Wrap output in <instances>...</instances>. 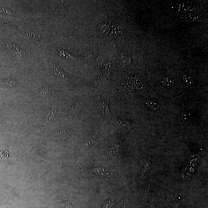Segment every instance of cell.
<instances>
[{"label":"cell","mask_w":208,"mask_h":208,"mask_svg":"<svg viewBox=\"0 0 208 208\" xmlns=\"http://www.w3.org/2000/svg\"><path fill=\"white\" fill-rule=\"evenodd\" d=\"M111 96V95L108 94H103L100 96L98 105V109L104 117L109 120L113 118L109 107Z\"/></svg>","instance_id":"1"},{"label":"cell","mask_w":208,"mask_h":208,"mask_svg":"<svg viewBox=\"0 0 208 208\" xmlns=\"http://www.w3.org/2000/svg\"><path fill=\"white\" fill-rule=\"evenodd\" d=\"M95 38L98 40H103L108 36L111 30L110 23L105 22L99 24L96 28Z\"/></svg>","instance_id":"2"},{"label":"cell","mask_w":208,"mask_h":208,"mask_svg":"<svg viewBox=\"0 0 208 208\" xmlns=\"http://www.w3.org/2000/svg\"><path fill=\"white\" fill-rule=\"evenodd\" d=\"M52 68V72L55 75L62 80L66 82L72 88V80L70 76L67 73L58 66L50 64Z\"/></svg>","instance_id":"3"},{"label":"cell","mask_w":208,"mask_h":208,"mask_svg":"<svg viewBox=\"0 0 208 208\" xmlns=\"http://www.w3.org/2000/svg\"><path fill=\"white\" fill-rule=\"evenodd\" d=\"M58 52L59 55L64 58L67 59H68L74 60L80 62L85 67L84 62H83V57L79 54L73 53L71 51L68 50H64V49H59Z\"/></svg>","instance_id":"4"},{"label":"cell","mask_w":208,"mask_h":208,"mask_svg":"<svg viewBox=\"0 0 208 208\" xmlns=\"http://www.w3.org/2000/svg\"><path fill=\"white\" fill-rule=\"evenodd\" d=\"M122 147L121 145H115L108 150L107 155L111 157L116 158L119 156L122 152Z\"/></svg>","instance_id":"5"},{"label":"cell","mask_w":208,"mask_h":208,"mask_svg":"<svg viewBox=\"0 0 208 208\" xmlns=\"http://www.w3.org/2000/svg\"><path fill=\"white\" fill-rule=\"evenodd\" d=\"M112 62L110 61L105 62L103 66L102 70V76L104 79H107L109 77L112 69Z\"/></svg>","instance_id":"6"},{"label":"cell","mask_w":208,"mask_h":208,"mask_svg":"<svg viewBox=\"0 0 208 208\" xmlns=\"http://www.w3.org/2000/svg\"><path fill=\"white\" fill-rule=\"evenodd\" d=\"M52 88L50 86L43 82V86L42 88L40 90V94L42 97H45L48 96L51 93Z\"/></svg>","instance_id":"7"},{"label":"cell","mask_w":208,"mask_h":208,"mask_svg":"<svg viewBox=\"0 0 208 208\" xmlns=\"http://www.w3.org/2000/svg\"><path fill=\"white\" fill-rule=\"evenodd\" d=\"M56 112V110L55 108H52V109L50 111L47 117H46L45 123L43 125V127H46L47 124H49V123H51V122H52L53 120L54 119V118L55 114Z\"/></svg>","instance_id":"8"},{"label":"cell","mask_w":208,"mask_h":208,"mask_svg":"<svg viewBox=\"0 0 208 208\" xmlns=\"http://www.w3.org/2000/svg\"><path fill=\"white\" fill-rule=\"evenodd\" d=\"M147 105L148 107L153 111L157 110L160 106L158 102L154 100H149L147 103Z\"/></svg>","instance_id":"9"},{"label":"cell","mask_w":208,"mask_h":208,"mask_svg":"<svg viewBox=\"0 0 208 208\" xmlns=\"http://www.w3.org/2000/svg\"><path fill=\"white\" fill-rule=\"evenodd\" d=\"M181 117L183 122L185 123H189L192 118V115L190 112L185 111L182 113Z\"/></svg>","instance_id":"10"},{"label":"cell","mask_w":208,"mask_h":208,"mask_svg":"<svg viewBox=\"0 0 208 208\" xmlns=\"http://www.w3.org/2000/svg\"><path fill=\"white\" fill-rule=\"evenodd\" d=\"M163 82L165 86L168 88L172 87L174 84L173 79L169 77L165 78L163 79Z\"/></svg>","instance_id":"11"},{"label":"cell","mask_w":208,"mask_h":208,"mask_svg":"<svg viewBox=\"0 0 208 208\" xmlns=\"http://www.w3.org/2000/svg\"><path fill=\"white\" fill-rule=\"evenodd\" d=\"M81 105V103L80 102L76 103H74V104L72 105L71 106V111L70 112L72 115H73L74 114L76 113L78 108H79V106H80Z\"/></svg>","instance_id":"12"},{"label":"cell","mask_w":208,"mask_h":208,"mask_svg":"<svg viewBox=\"0 0 208 208\" xmlns=\"http://www.w3.org/2000/svg\"><path fill=\"white\" fill-rule=\"evenodd\" d=\"M0 13L11 16L14 15L15 14L13 11L5 8H0Z\"/></svg>","instance_id":"13"},{"label":"cell","mask_w":208,"mask_h":208,"mask_svg":"<svg viewBox=\"0 0 208 208\" xmlns=\"http://www.w3.org/2000/svg\"><path fill=\"white\" fill-rule=\"evenodd\" d=\"M183 80L187 85H191L193 84V79L191 76L188 75H185L183 77Z\"/></svg>","instance_id":"14"},{"label":"cell","mask_w":208,"mask_h":208,"mask_svg":"<svg viewBox=\"0 0 208 208\" xmlns=\"http://www.w3.org/2000/svg\"><path fill=\"white\" fill-rule=\"evenodd\" d=\"M5 83L6 85L8 84V86H9L11 87L14 86L15 85L16 82L15 81L14 79L10 78L6 80L5 82H4V83Z\"/></svg>","instance_id":"15"},{"label":"cell","mask_w":208,"mask_h":208,"mask_svg":"<svg viewBox=\"0 0 208 208\" xmlns=\"http://www.w3.org/2000/svg\"><path fill=\"white\" fill-rule=\"evenodd\" d=\"M92 141V139H88V140L86 142L85 144H84V146H83V148H84L85 147H86L88 145H90Z\"/></svg>","instance_id":"16"}]
</instances>
